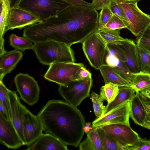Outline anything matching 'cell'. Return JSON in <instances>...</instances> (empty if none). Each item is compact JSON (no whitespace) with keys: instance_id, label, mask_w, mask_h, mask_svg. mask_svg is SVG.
I'll return each instance as SVG.
<instances>
[{"instance_id":"1","label":"cell","mask_w":150,"mask_h":150,"mask_svg":"<svg viewBox=\"0 0 150 150\" xmlns=\"http://www.w3.org/2000/svg\"><path fill=\"white\" fill-rule=\"evenodd\" d=\"M43 130L67 145L76 147L84 133L85 119L76 107L66 101L49 100L37 115Z\"/></svg>"},{"instance_id":"2","label":"cell","mask_w":150,"mask_h":150,"mask_svg":"<svg viewBox=\"0 0 150 150\" xmlns=\"http://www.w3.org/2000/svg\"><path fill=\"white\" fill-rule=\"evenodd\" d=\"M98 18L94 6L71 5L50 18L51 32L58 42L71 46L97 30Z\"/></svg>"},{"instance_id":"3","label":"cell","mask_w":150,"mask_h":150,"mask_svg":"<svg viewBox=\"0 0 150 150\" xmlns=\"http://www.w3.org/2000/svg\"><path fill=\"white\" fill-rule=\"evenodd\" d=\"M71 47L63 43L49 41L34 43L33 50L41 63L50 66L57 62H75L74 52Z\"/></svg>"},{"instance_id":"4","label":"cell","mask_w":150,"mask_h":150,"mask_svg":"<svg viewBox=\"0 0 150 150\" xmlns=\"http://www.w3.org/2000/svg\"><path fill=\"white\" fill-rule=\"evenodd\" d=\"M122 11L127 24V29L139 37L150 23V15L142 11L135 0H114Z\"/></svg>"},{"instance_id":"5","label":"cell","mask_w":150,"mask_h":150,"mask_svg":"<svg viewBox=\"0 0 150 150\" xmlns=\"http://www.w3.org/2000/svg\"><path fill=\"white\" fill-rule=\"evenodd\" d=\"M71 5L65 0H21L18 7L31 13L42 21Z\"/></svg>"},{"instance_id":"6","label":"cell","mask_w":150,"mask_h":150,"mask_svg":"<svg viewBox=\"0 0 150 150\" xmlns=\"http://www.w3.org/2000/svg\"><path fill=\"white\" fill-rule=\"evenodd\" d=\"M82 49L90 65L98 70L105 64L107 43L97 30L87 37L82 42Z\"/></svg>"},{"instance_id":"7","label":"cell","mask_w":150,"mask_h":150,"mask_svg":"<svg viewBox=\"0 0 150 150\" xmlns=\"http://www.w3.org/2000/svg\"><path fill=\"white\" fill-rule=\"evenodd\" d=\"M92 78L71 81L64 85H59L58 92L67 103L76 107L90 96L92 86Z\"/></svg>"},{"instance_id":"8","label":"cell","mask_w":150,"mask_h":150,"mask_svg":"<svg viewBox=\"0 0 150 150\" xmlns=\"http://www.w3.org/2000/svg\"><path fill=\"white\" fill-rule=\"evenodd\" d=\"M84 67L82 63L60 62L53 63L44 76L45 78L59 85H64L75 81V75L78 71Z\"/></svg>"},{"instance_id":"9","label":"cell","mask_w":150,"mask_h":150,"mask_svg":"<svg viewBox=\"0 0 150 150\" xmlns=\"http://www.w3.org/2000/svg\"><path fill=\"white\" fill-rule=\"evenodd\" d=\"M14 83L21 99L30 105L38 101L40 88L37 81L27 74L20 73L14 78Z\"/></svg>"},{"instance_id":"10","label":"cell","mask_w":150,"mask_h":150,"mask_svg":"<svg viewBox=\"0 0 150 150\" xmlns=\"http://www.w3.org/2000/svg\"><path fill=\"white\" fill-rule=\"evenodd\" d=\"M105 133L126 150L128 146L133 145L140 137L130 125L113 124L100 127Z\"/></svg>"},{"instance_id":"11","label":"cell","mask_w":150,"mask_h":150,"mask_svg":"<svg viewBox=\"0 0 150 150\" xmlns=\"http://www.w3.org/2000/svg\"><path fill=\"white\" fill-rule=\"evenodd\" d=\"M129 101L124 103L106 113L92 123V128H97L103 126L113 124L130 125L129 118Z\"/></svg>"},{"instance_id":"12","label":"cell","mask_w":150,"mask_h":150,"mask_svg":"<svg viewBox=\"0 0 150 150\" xmlns=\"http://www.w3.org/2000/svg\"><path fill=\"white\" fill-rule=\"evenodd\" d=\"M40 22L38 17L29 12L18 7L11 8L7 20L6 32L10 30L21 29Z\"/></svg>"},{"instance_id":"13","label":"cell","mask_w":150,"mask_h":150,"mask_svg":"<svg viewBox=\"0 0 150 150\" xmlns=\"http://www.w3.org/2000/svg\"><path fill=\"white\" fill-rule=\"evenodd\" d=\"M0 142L9 149H15L25 145L11 121L0 115Z\"/></svg>"},{"instance_id":"14","label":"cell","mask_w":150,"mask_h":150,"mask_svg":"<svg viewBox=\"0 0 150 150\" xmlns=\"http://www.w3.org/2000/svg\"><path fill=\"white\" fill-rule=\"evenodd\" d=\"M22 126L25 145L30 144L42 134L43 128L41 122L37 116L28 110L24 115Z\"/></svg>"},{"instance_id":"15","label":"cell","mask_w":150,"mask_h":150,"mask_svg":"<svg viewBox=\"0 0 150 150\" xmlns=\"http://www.w3.org/2000/svg\"><path fill=\"white\" fill-rule=\"evenodd\" d=\"M11 121L24 145L23 132V122L24 115L28 109L21 102L16 91L8 90Z\"/></svg>"},{"instance_id":"16","label":"cell","mask_w":150,"mask_h":150,"mask_svg":"<svg viewBox=\"0 0 150 150\" xmlns=\"http://www.w3.org/2000/svg\"><path fill=\"white\" fill-rule=\"evenodd\" d=\"M122 50L126 66L133 73L141 71L138 46L132 40L125 38L117 43Z\"/></svg>"},{"instance_id":"17","label":"cell","mask_w":150,"mask_h":150,"mask_svg":"<svg viewBox=\"0 0 150 150\" xmlns=\"http://www.w3.org/2000/svg\"><path fill=\"white\" fill-rule=\"evenodd\" d=\"M67 145L54 136L48 133L42 134L27 145L28 150H67Z\"/></svg>"},{"instance_id":"18","label":"cell","mask_w":150,"mask_h":150,"mask_svg":"<svg viewBox=\"0 0 150 150\" xmlns=\"http://www.w3.org/2000/svg\"><path fill=\"white\" fill-rule=\"evenodd\" d=\"M23 56L22 53L16 49L6 51L0 56V81L15 68Z\"/></svg>"},{"instance_id":"19","label":"cell","mask_w":150,"mask_h":150,"mask_svg":"<svg viewBox=\"0 0 150 150\" xmlns=\"http://www.w3.org/2000/svg\"><path fill=\"white\" fill-rule=\"evenodd\" d=\"M129 102L130 117L135 124L142 127L146 120L147 114L139 91H136Z\"/></svg>"},{"instance_id":"20","label":"cell","mask_w":150,"mask_h":150,"mask_svg":"<svg viewBox=\"0 0 150 150\" xmlns=\"http://www.w3.org/2000/svg\"><path fill=\"white\" fill-rule=\"evenodd\" d=\"M105 64L111 67L122 78L133 85L134 76L125 63L116 57L106 54Z\"/></svg>"},{"instance_id":"21","label":"cell","mask_w":150,"mask_h":150,"mask_svg":"<svg viewBox=\"0 0 150 150\" xmlns=\"http://www.w3.org/2000/svg\"><path fill=\"white\" fill-rule=\"evenodd\" d=\"M99 70L105 84L111 83L118 86L132 87L128 81L109 66L105 64L102 66Z\"/></svg>"},{"instance_id":"22","label":"cell","mask_w":150,"mask_h":150,"mask_svg":"<svg viewBox=\"0 0 150 150\" xmlns=\"http://www.w3.org/2000/svg\"><path fill=\"white\" fill-rule=\"evenodd\" d=\"M119 93L115 100L105 106V114L122 103L130 101L136 91L132 86H118Z\"/></svg>"},{"instance_id":"23","label":"cell","mask_w":150,"mask_h":150,"mask_svg":"<svg viewBox=\"0 0 150 150\" xmlns=\"http://www.w3.org/2000/svg\"><path fill=\"white\" fill-rule=\"evenodd\" d=\"M87 137L80 144V150H103L96 128H92L86 133Z\"/></svg>"},{"instance_id":"24","label":"cell","mask_w":150,"mask_h":150,"mask_svg":"<svg viewBox=\"0 0 150 150\" xmlns=\"http://www.w3.org/2000/svg\"><path fill=\"white\" fill-rule=\"evenodd\" d=\"M0 46H4V36L6 33L7 20L11 7L9 0H0Z\"/></svg>"},{"instance_id":"25","label":"cell","mask_w":150,"mask_h":150,"mask_svg":"<svg viewBox=\"0 0 150 150\" xmlns=\"http://www.w3.org/2000/svg\"><path fill=\"white\" fill-rule=\"evenodd\" d=\"M132 87L136 91H140L150 87V74L141 71L133 73Z\"/></svg>"},{"instance_id":"26","label":"cell","mask_w":150,"mask_h":150,"mask_svg":"<svg viewBox=\"0 0 150 150\" xmlns=\"http://www.w3.org/2000/svg\"><path fill=\"white\" fill-rule=\"evenodd\" d=\"M103 150H125L115 141L105 133L100 128H96Z\"/></svg>"},{"instance_id":"27","label":"cell","mask_w":150,"mask_h":150,"mask_svg":"<svg viewBox=\"0 0 150 150\" xmlns=\"http://www.w3.org/2000/svg\"><path fill=\"white\" fill-rule=\"evenodd\" d=\"M10 45L16 50L24 52L26 50H33L32 41L24 37H21L12 33L9 37Z\"/></svg>"},{"instance_id":"28","label":"cell","mask_w":150,"mask_h":150,"mask_svg":"<svg viewBox=\"0 0 150 150\" xmlns=\"http://www.w3.org/2000/svg\"><path fill=\"white\" fill-rule=\"evenodd\" d=\"M118 93V85L111 83L105 84L100 88V95L104 100L107 101V104L115 100Z\"/></svg>"},{"instance_id":"29","label":"cell","mask_w":150,"mask_h":150,"mask_svg":"<svg viewBox=\"0 0 150 150\" xmlns=\"http://www.w3.org/2000/svg\"><path fill=\"white\" fill-rule=\"evenodd\" d=\"M120 30H103L98 28L97 31L107 43H118L125 39L120 35Z\"/></svg>"},{"instance_id":"30","label":"cell","mask_w":150,"mask_h":150,"mask_svg":"<svg viewBox=\"0 0 150 150\" xmlns=\"http://www.w3.org/2000/svg\"><path fill=\"white\" fill-rule=\"evenodd\" d=\"M91 99L93 103L95 115L98 118L103 115L105 111V106L103 104L104 101L100 94H98L93 91L91 93Z\"/></svg>"},{"instance_id":"31","label":"cell","mask_w":150,"mask_h":150,"mask_svg":"<svg viewBox=\"0 0 150 150\" xmlns=\"http://www.w3.org/2000/svg\"><path fill=\"white\" fill-rule=\"evenodd\" d=\"M127 28V25L123 21L112 13L111 17L107 23L103 27L98 28V29L103 30H120L122 28Z\"/></svg>"},{"instance_id":"32","label":"cell","mask_w":150,"mask_h":150,"mask_svg":"<svg viewBox=\"0 0 150 150\" xmlns=\"http://www.w3.org/2000/svg\"><path fill=\"white\" fill-rule=\"evenodd\" d=\"M138 49L141 71L150 74V54Z\"/></svg>"},{"instance_id":"33","label":"cell","mask_w":150,"mask_h":150,"mask_svg":"<svg viewBox=\"0 0 150 150\" xmlns=\"http://www.w3.org/2000/svg\"><path fill=\"white\" fill-rule=\"evenodd\" d=\"M8 90L3 83L2 80L0 81V102L3 104L5 108L11 121Z\"/></svg>"},{"instance_id":"34","label":"cell","mask_w":150,"mask_h":150,"mask_svg":"<svg viewBox=\"0 0 150 150\" xmlns=\"http://www.w3.org/2000/svg\"><path fill=\"white\" fill-rule=\"evenodd\" d=\"M101 10L98 15V28L105 26L111 18L112 14L109 6L107 4L104 6Z\"/></svg>"},{"instance_id":"35","label":"cell","mask_w":150,"mask_h":150,"mask_svg":"<svg viewBox=\"0 0 150 150\" xmlns=\"http://www.w3.org/2000/svg\"><path fill=\"white\" fill-rule=\"evenodd\" d=\"M126 150H150V140L140 137L134 144L127 147Z\"/></svg>"},{"instance_id":"36","label":"cell","mask_w":150,"mask_h":150,"mask_svg":"<svg viewBox=\"0 0 150 150\" xmlns=\"http://www.w3.org/2000/svg\"><path fill=\"white\" fill-rule=\"evenodd\" d=\"M107 4L109 6L112 13L123 21L127 27L126 18L120 8L115 1L114 0H110Z\"/></svg>"},{"instance_id":"37","label":"cell","mask_w":150,"mask_h":150,"mask_svg":"<svg viewBox=\"0 0 150 150\" xmlns=\"http://www.w3.org/2000/svg\"><path fill=\"white\" fill-rule=\"evenodd\" d=\"M138 38L137 41V46L147 53L150 54V37Z\"/></svg>"},{"instance_id":"38","label":"cell","mask_w":150,"mask_h":150,"mask_svg":"<svg viewBox=\"0 0 150 150\" xmlns=\"http://www.w3.org/2000/svg\"><path fill=\"white\" fill-rule=\"evenodd\" d=\"M91 77L92 74L91 72L83 67L76 73L75 76V81L89 79L92 78Z\"/></svg>"},{"instance_id":"39","label":"cell","mask_w":150,"mask_h":150,"mask_svg":"<svg viewBox=\"0 0 150 150\" xmlns=\"http://www.w3.org/2000/svg\"><path fill=\"white\" fill-rule=\"evenodd\" d=\"M139 94L146 109L147 115H150V98L139 92Z\"/></svg>"},{"instance_id":"40","label":"cell","mask_w":150,"mask_h":150,"mask_svg":"<svg viewBox=\"0 0 150 150\" xmlns=\"http://www.w3.org/2000/svg\"><path fill=\"white\" fill-rule=\"evenodd\" d=\"M71 5H82L90 6H93L91 3H89L83 0H65Z\"/></svg>"},{"instance_id":"41","label":"cell","mask_w":150,"mask_h":150,"mask_svg":"<svg viewBox=\"0 0 150 150\" xmlns=\"http://www.w3.org/2000/svg\"><path fill=\"white\" fill-rule=\"evenodd\" d=\"M0 115L7 120L11 121L10 117L3 104L0 102Z\"/></svg>"},{"instance_id":"42","label":"cell","mask_w":150,"mask_h":150,"mask_svg":"<svg viewBox=\"0 0 150 150\" xmlns=\"http://www.w3.org/2000/svg\"><path fill=\"white\" fill-rule=\"evenodd\" d=\"M110 0H91L92 3L93 4L96 2L97 6L100 8H102L107 4Z\"/></svg>"},{"instance_id":"43","label":"cell","mask_w":150,"mask_h":150,"mask_svg":"<svg viewBox=\"0 0 150 150\" xmlns=\"http://www.w3.org/2000/svg\"><path fill=\"white\" fill-rule=\"evenodd\" d=\"M150 37V23L142 33L139 37Z\"/></svg>"},{"instance_id":"44","label":"cell","mask_w":150,"mask_h":150,"mask_svg":"<svg viewBox=\"0 0 150 150\" xmlns=\"http://www.w3.org/2000/svg\"><path fill=\"white\" fill-rule=\"evenodd\" d=\"M10 3L11 8L18 7L19 4L21 0H9Z\"/></svg>"},{"instance_id":"45","label":"cell","mask_w":150,"mask_h":150,"mask_svg":"<svg viewBox=\"0 0 150 150\" xmlns=\"http://www.w3.org/2000/svg\"><path fill=\"white\" fill-rule=\"evenodd\" d=\"M142 127L150 129V115H147L146 120Z\"/></svg>"},{"instance_id":"46","label":"cell","mask_w":150,"mask_h":150,"mask_svg":"<svg viewBox=\"0 0 150 150\" xmlns=\"http://www.w3.org/2000/svg\"><path fill=\"white\" fill-rule=\"evenodd\" d=\"M92 129V126L91 125V123H85V125L84 127V132L86 133L88 132Z\"/></svg>"},{"instance_id":"47","label":"cell","mask_w":150,"mask_h":150,"mask_svg":"<svg viewBox=\"0 0 150 150\" xmlns=\"http://www.w3.org/2000/svg\"><path fill=\"white\" fill-rule=\"evenodd\" d=\"M135 0L136 1H139L142 0Z\"/></svg>"},{"instance_id":"48","label":"cell","mask_w":150,"mask_h":150,"mask_svg":"<svg viewBox=\"0 0 150 150\" xmlns=\"http://www.w3.org/2000/svg\"><path fill=\"white\" fill-rule=\"evenodd\" d=\"M148 88L150 89V87Z\"/></svg>"}]
</instances>
